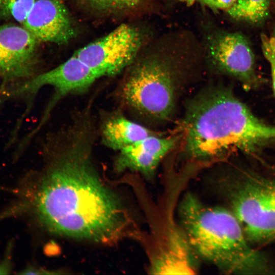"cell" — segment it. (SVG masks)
I'll return each instance as SVG.
<instances>
[{"label": "cell", "mask_w": 275, "mask_h": 275, "mask_svg": "<svg viewBox=\"0 0 275 275\" xmlns=\"http://www.w3.org/2000/svg\"><path fill=\"white\" fill-rule=\"evenodd\" d=\"M94 126L89 120L74 119L46 140V167L30 203L38 219L54 233L112 242L132 235V222L94 168Z\"/></svg>", "instance_id": "6da1fadb"}, {"label": "cell", "mask_w": 275, "mask_h": 275, "mask_svg": "<svg viewBox=\"0 0 275 275\" xmlns=\"http://www.w3.org/2000/svg\"><path fill=\"white\" fill-rule=\"evenodd\" d=\"M184 152L189 160L210 163L231 153H252L275 142V125L255 116L229 90L214 88L189 103L184 120Z\"/></svg>", "instance_id": "7a4b0ae2"}, {"label": "cell", "mask_w": 275, "mask_h": 275, "mask_svg": "<svg viewBox=\"0 0 275 275\" xmlns=\"http://www.w3.org/2000/svg\"><path fill=\"white\" fill-rule=\"evenodd\" d=\"M178 215L180 228L199 259L227 273L268 270L266 259L251 246L231 210L206 205L188 193L180 203Z\"/></svg>", "instance_id": "3957f363"}, {"label": "cell", "mask_w": 275, "mask_h": 275, "mask_svg": "<svg viewBox=\"0 0 275 275\" xmlns=\"http://www.w3.org/2000/svg\"><path fill=\"white\" fill-rule=\"evenodd\" d=\"M174 63L170 58L157 54L135 62L121 85L125 103L150 120L169 119L176 102L177 71Z\"/></svg>", "instance_id": "277c9868"}, {"label": "cell", "mask_w": 275, "mask_h": 275, "mask_svg": "<svg viewBox=\"0 0 275 275\" xmlns=\"http://www.w3.org/2000/svg\"><path fill=\"white\" fill-rule=\"evenodd\" d=\"M231 211L249 241H275V181L246 175L229 184Z\"/></svg>", "instance_id": "5b68a950"}, {"label": "cell", "mask_w": 275, "mask_h": 275, "mask_svg": "<svg viewBox=\"0 0 275 275\" xmlns=\"http://www.w3.org/2000/svg\"><path fill=\"white\" fill-rule=\"evenodd\" d=\"M135 27L122 24L104 36L80 48L74 54L100 78L116 75L130 66L143 44Z\"/></svg>", "instance_id": "8992f818"}, {"label": "cell", "mask_w": 275, "mask_h": 275, "mask_svg": "<svg viewBox=\"0 0 275 275\" xmlns=\"http://www.w3.org/2000/svg\"><path fill=\"white\" fill-rule=\"evenodd\" d=\"M39 41L23 26L0 25V79L15 89L35 75Z\"/></svg>", "instance_id": "52a82bcc"}, {"label": "cell", "mask_w": 275, "mask_h": 275, "mask_svg": "<svg viewBox=\"0 0 275 275\" xmlns=\"http://www.w3.org/2000/svg\"><path fill=\"white\" fill-rule=\"evenodd\" d=\"M100 78L88 66L74 54L55 68L35 75L16 88L15 94L33 96L41 88L54 90L55 99L84 92ZM54 99V100H55Z\"/></svg>", "instance_id": "ba28073f"}, {"label": "cell", "mask_w": 275, "mask_h": 275, "mask_svg": "<svg viewBox=\"0 0 275 275\" xmlns=\"http://www.w3.org/2000/svg\"><path fill=\"white\" fill-rule=\"evenodd\" d=\"M210 59L221 71L240 80L245 86L257 84L255 58L247 39L238 33H220L209 39Z\"/></svg>", "instance_id": "9c48e42d"}, {"label": "cell", "mask_w": 275, "mask_h": 275, "mask_svg": "<svg viewBox=\"0 0 275 275\" xmlns=\"http://www.w3.org/2000/svg\"><path fill=\"white\" fill-rule=\"evenodd\" d=\"M22 25L39 42L64 44L75 34L71 16L60 0H36Z\"/></svg>", "instance_id": "30bf717a"}, {"label": "cell", "mask_w": 275, "mask_h": 275, "mask_svg": "<svg viewBox=\"0 0 275 275\" xmlns=\"http://www.w3.org/2000/svg\"><path fill=\"white\" fill-rule=\"evenodd\" d=\"M177 138L148 136L120 150L119 166L152 177L162 159L174 147Z\"/></svg>", "instance_id": "8fae6325"}, {"label": "cell", "mask_w": 275, "mask_h": 275, "mask_svg": "<svg viewBox=\"0 0 275 275\" xmlns=\"http://www.w3.org/2000/svg\"><path fill=\"white\" fill-rule=\"evenodd\" d=\"M198 259L180 228H173L149 270L153 274H193L197 270Z\"/></svg>", "instance_id": "7c38bea8"}, {"label": "cell", "mask_w": 275, "mask_h": 275, "mask_svg": "<svg viewBox=\"0 0 275 275\" xmlns=\"http://www.w3.org/2000/svg\"><path fill=\"white\" fill-rule=\"evenodd\" d=\"M101 132L104 144L119 151L152 135L145 127L120 115L107 119L103 123Z\"/></svg>", "instance_id": "4fadbf2b"}, {"label": "cell", "mask_w": 275, "mask_h": 275, "mask_svg": "<svg viewBox=\"0 0 275 275\" xmlns=\"http://www.w3.org/2000/svg\"><path fill=\"white\" fill-rule=\"evenodd\" d=\"M270 2V0H237L227 11L234 19L258 23L267 17Z\"/></svg>", "instance_id": "5bb4252c"}, {"label": "cell", "mask_w": 275, "mask_h": 275, "mask_svg": "<svg viewBox=\"0 0 275 275\" xmlns=\"http://www.w3.org/2000/svg\"><path fill=\"white\" fill-rule=\"evenodd\" d=\"M91 9L104 14H117L133 10L147 0H80Z\"/></svg>", "instance_id": "9a60e30c"}, {"label": "cell", "mask_w": 275, "mask_h": 275, "mask_svg": "<svg viewBox=\"0 0 275 275\" xmlns=\"http://www.w3.org/2000/svg\"><path fill=\"white\" fill-rule=\"evenodd\" d=\"M36 0H0V15L23 23Z\"/></svg>", "instance_id": "2e32d148"}, {"label": "cell", "mask_w": 275, "mask_h": 275, "mask_svg": "<svg viewBox=\"0 0 275 275\" xmlns=\"http://www.w3.org/2000/svg\"><path fill=\"white\" fill-rule=\"evenodd\" d=\"M261 40L263 54L270 65L272 87L275 95V36L262 35Z\"/></svg>", "instance_id": "e0dca14e"}, {"label": "cell", "mask_w": 275, "mask_h": 275, "mask_svg": "<svg viewBox=\"0 0 275 275\" xmlns=\"http://www.w3.org/2000/svg\"><path fill=\"white\" fill-rule=\"evenodd\" d=\"M203 5L215 10H227L237 0H197Z\"/></svg>", "instance_id": "ac0fdd59"}, {"label": "cell", "mask_w": 275, "mask_h": 275, "mask_svg": "<svg viewBox=\"0 0 275 275\" xmlns=\"http://www.w3.org/2000/svg\"><path fill=\"white\" fill-rule=\"evenodd\" d=\"M11 252V245L9 246V249H7V254L5 258L0 261V274H9L12 269V264L11 261L10 253Z\"/></svg>", "instance_id": "d6986e66"}]
</instances>
